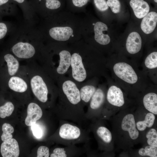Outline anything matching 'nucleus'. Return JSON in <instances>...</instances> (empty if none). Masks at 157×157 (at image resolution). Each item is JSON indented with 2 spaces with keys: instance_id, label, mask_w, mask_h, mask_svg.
I'll return each mask as SVG.
<instances>
[{
  "instance_id": "bb28decb",
  "label": "nucleus",
  "mask_w": 157,
  "mask_h": 157,
  "mask_svg": "<svg viewBox=\"0 0 157 157\" xmlns=\"http://www.w3.org/2000/svg\"><path fill=\"white\" fill-rule=\"evenodd\" d=\"M96 90L95 88L91 85H86L82 88L80 92L82 102L85 104L90 102Z\"/></svg>"
},
{
  "instance_id": "ddd939ff",
  "label": "nucleus",
  "mask_w": 157,
  "mask_h": 157,
  "mask_svg": "<svg viewBox=\"0 0 157 157\" xmlns=\"http://www.w3.org/2000/svg\"><path fill=\"white\" fill-rule=\"evenodd\" d=\"M21 8L23 14L24 22L28 25L37 26L38 16L28 0H12Z\"/></svg>"
},
{
  "instance_id": "423d86ee",
  "label": "nucleus",
  "mask_w": 157,
  "mask_h": 157,
  "mask_svg": "<svg viewBox=\"0 0 157 157\" xmlns=\"http://www.w3.org/2000/svg\"><path fill=\"white\" fill-rule=\"evenodd\" d=\"M108 106L105 107L102 112L101 119H109L124 107L125 100L124 94L121 89L115 85L110 86L106 95Z\"/></svg>"
},
{
  "instance_id": "c9c22d12",
  "label": "nucleus",
  "mask_w": 157,
  "mask_h": 157,
  "mask_svg": "<svg viewBox=\"0 0 157 157\" xmlns=\"http://www.w3.org/2000/svg\"><path fill=\"white\" fill-rule=\"evenodd\" d=\"M89 0H71V4L78 8H81L86 5Z\"/></svg>"
},
{
  "instance_id": "9d476101",
  "label": "nucleus",
  "mask_w": 157,
  "mask_h": 157,
  "mask_svg": "<svg viewBox=\"0 0 157 157\" xmlns=\"http://www.w3.org/2000/svg\"><path fill=\"white\" fill-rule=\"evenodd\" d=\"M90 143L85 144L82 147L76 145L65 146L54 148L50 157H74L81 156L90 150Z\"/></svg>"
},
{
  "instance_id": "39448f33",
  "label": "nucleus",
  "mask_w": 157,
  "mask_h": 157,
  "mask_svg": "<svg viewBox=\"0 0 157 157\" xmlns=\"http://www.w3.org/2000/svg\"><path fill=\"white\" fill-rule=\"evenodd\" d=\"M102 119L91 121L88 129L92 132L97 140L98 149L104 153L113 151L114 142L112 132L105 125Z\"/></svg>"
},
{
  "instance_id": "e433bc0d",
  "label": "nucleus",
  "mask_w": 157,
  "mask_h": 157,
  "mask_svg": "<svg viewBox=\"0 0 157 157\" xmlns=\"http://www.w3.org/2000/svg\"><path fill=\"white\" fill-rule=\"evenodd\" d=\"M154 1L156 2V3L157 2V0H154Z\"/></svg>"
},
{
  "instance_id": "20e7f679",
  "label": "nucleus",
  "mask_w": 157,
  "mask_h": 157,
  "mask_svg": "<svg viewBox=\"0 0 157 157\" xmlns=\"http://www.w3.org/2000/svg\"><path fill=\"white\" fill-rule=\"evenodd\" d=\"M28 77L31 91L37 99L43 103L48 100L49 90L41 68L35 61L27 62L23 65Z\"/></svg>"
},
{
  "instance_id": "5701e85b",
  "label": "nucleus",
  "mask_w": 157,
  "mask_h": 157,
  "mask_svg": "<svg viewBox=\"0 0 157 157\" xmlns=\"http://www.w3.org/2000/svg\"><path fill=\"white\" fill-rule=\"evenodd\" d=\"M143 103L144 109L157 115V95L155 93L151 92L146 94L143 99Z\"/></svg>"
},
{
  "instance_id": "1a4fd4ad",
  "label": "nucleus",
  "mask_w": 157,
  "mask_h": 157,
  "mask_svg": "<svg viewBox=\"0 0 157 157\" xmlns=\"http://www.w3.org/2000/svg\"><path fill=\"white\" fill-rule=\"evenodd\" d=\"M135 111L136 127L142 134L154 126L156 122V115L144 108Z\"/></svg>"
},
{
  "instance_id": "2eb2a0df",
  "label": "nucleus",
  "mask_w": 157,
  "mask_h": 157,
  "mask_svg": "<svg viewBox=\"0 0 157 157\" xmlns=\"http://www.w3.org/2000/svg\"><path fill=\"white\" fill-rule=\"evenodd\" d=\"M0 150L3 157H18L19 155L18 144L14 138L3 142L1 144Z\"/></svg>"
},
{
  "instance_id": "a211bd4d",
  "label": "nucleus",
  "mask_w": 157,
  "mask_h": 157,
  "mask_svg": "<svg viewBox=\"0 0 157 157\" xmlns=\"http://www.w3.org/2000/svg\"><path fill=\"white\" fill-rule=\"evenodd\" d=\"M142 47V39L139 34L133 32L130 33L127 38L126 49L128 52L134 54L138 52Z\"/></svg>"
},
{
  "instance_id": "c756f323",
  "label": "nucleus",
  "mask_w": 157,
  "mask_h": 157,
  "mask_svg": "<svg viewBox=\"0 0 157 157\" xmlns=\"http://www.w3.org/2000/svg\"><path fill=\"white\" fill-rule=\"evenodd\" d=\"M3 133L1 136V140L3 142L7 141L12 139V133L14 131V129L10 124L7 123L3 124L2 126Z\"/></svg>"
},
{
  "instance_id": "a878e982",
  "label": "nucleus",
  "mask_w": 157,
  "mask_h": 157,
  "mask_svg": "<svg viewBox=\"0 0 157 157\" xmlns=\"http://www.w3.org/2000/svg\"><path fill=\"white\" fill-rule=\"evenodd\" d=\"M15 26L12 22L3 20L0 18V42L9 35Z\"/></svg>"
},
{
  "instance_id": "6ab92c4d",
  "label": "nucleus",
  "mask_w": 157,
  "mask_h": 157,
  "mask_svg": "<svg viewBox=\"0 0 157 157\" xmlns=\"http://www.w3.org/2000/svg\"><path fill=\"white\" fill-rule=\"evenodd\" d=\"M107 26L104 23L98 22L95 24L94 27V39L97 42L103 45L109 43L110 41L109 36L103 33L104 31H107Z\"/></svg>"
},
{
  "instance_id": "b1692460",
  "label": "nucleus",
  "mask_w": 157,
  "mask_h": 157,
  "mask_svg": "<svg viewBox=\"0 0 157 157\" xmlns=\"http://www.w3.org/2000/svg\"><path fill=\"white\" fill-rule=\"evenodd\" d=\"M59 56V63L56 71L58 74H63L67 71L71 65V56L70 52L65 50L60 51Z\"/></svg>"
},
{
  "instance_id": "aec40b11",
  "label": "nucleus",
  "mask_w": 157,
  "mask_h": 157,
  "mask_svg": "<svg viewBox=\"0 0 157 157\" xmlns=\"http://www.w3.org/2000/svg\"><path fill=\"white\" fill-rule=\"evenodd\" d=\"M157 22V13L150 12L143 17L141 24V29L145 33L150 34L154 30Z\"/></svg>"
},
{
  "instance_id": "0eeeda50",
  "label": "nucleus",
  "mask_w": 157,
  "mask_h": 157,
  "mask_svg": "<svg viewBox=\"0 0 157 157\" xmlns=\"http://www.w3.org/2000/svg\"><path fill=\"white\" fill-rule=\"evenodd\" d=\"M105 95L100 88L96 90L90 102L88 110L85 113V117L88 120L91 121L101 119Z\"/></svg>"
},
{
  "instance_id": "cd10ccee",
  "label": "nucleus",
  "mask_w": 157,
  "mask_h": 157,
  "mask_svg": "<svg viewBox=\"0 0 157 157\" xmlns=\"http://www.w3.org/2000/svg\"><path fill=\"white\" fill-rule=\"evenodd\" d=\"M143 147L136 151L139 156L150 157H157V148L148 145H144Z\"/></svg>"
},
{
  "instance_id": "4468645a",
  "label": "nucleus",
  "mask_w": 157,
  "mask_h": 157,
  "mask_svg": "<svg viewBox=\"0 0 157 157\" xmlns=\"http://www.w3.org/2000/svg\"><path fill=\"white\" fill-rule=\"evenodd\" d=\"M71 65L73 77L76 81L81 82L86 77V73L81 56L77 53L72 54L71 58Z\"/></svg>"
},
{
  "instance_id": "c85d7f7f",
  "label": "nucleus",
  "mask_w": 157,
  "mask_h": 157,
  "mask_svg": "<svg viewBox=\"0 0 157 157\" xmlns=\"http://www.w3.org/2000/svg\"><path fill=\"white\" fill-rule=\"evenodd\" d=\"M14 107L12 102H6L3 105L0 106V117L4 118L6 117L10 116L13 112Z\"/></svg>"
},
{
  "instance_id": "412c9836",
  "label": "nucleus",
  "mask_w": 157,
  "mask_h": 157,
  "mask_svg": "<svg viewBox=\"0 0 157 157\" xmlns=\"http://www.w3.org/2000/svg\"><path fill=\"white\" fill-rule=\"evenodd\" d=\"M130 4L135 15L138 18L144 17L149 12L150 9L149 5L143 0H131Z\"/></svg>"
},
{
  "instance_id": "6e6552de",
  "label": "nucleus",
  "mask_w": 157,
  "mask_h": 157,
  "mask_svg": "<svg viewBox=\"0 0 157 157\" xmlns=\"http://www.w3.org/2000/svg\"><path fill=\"white\" fill-rule=\"evenodd\" d=\"M37 15L51 16L61 6V0H28Z\"/></svg>"
},
{
  "instance_id": "7c9ffc66",
  "label": "nucleus",
  "mask_w": 157,
  "mask_h": 157,
  "mask_svg": "<svg viewBox=\"0 0 157 157\" xmlns=\"http://www.w3.org/2000/svg\"><path fill=\"white\" fill-rule=\"evenodd\" d=\"M144 64L146 67L149 69L157 67V52H153L150 53L146 58Z\"/></svg>"
},
{
  "instance_id": "9b49d317",
  "label": "nucleus",
  "mask_w": 157,
  "mask_h": 157,
  "mask_svg": "<svg viewBox=\"0 0 157 157\" xmlns=\"http://www.w3.org/2000/svg\"><path fill=\"white\" fill-rule=\"evenodd\" d=\"M115 75L119 78L127 83L134 84L137 81V75L132 67L124 62L115 64L113 67Z\"/></svg>"
},
{
  "instance_id": "dca6fc26",
  "label": "nucleus",
  "mask_w": 157,
  "mask_h": 157,
  "mask_svg": "<svg viewBox=\"0 0 157 157\" xmlns=\"http://www.w3.org/2000/svg\"><path fill=\"white\" fill-rule=\"evenodd\" d=\"M42 110L39 106L35 103L29 104L27 108V115L25 119V124L28 126H31L42 117Z\"/></svg>"
},
{
  "instance_id": "7ed1b4c3",
  "label": "nucleus",
  "mask_w": 157,
  "mask_h": 157,
  "mask_svg": "<svg viewBox=\"0 0 157 157\" xmlns=\"http://www.w3.org/2000/svg\"><path fill=\"white\" fill-rule=\"evenodd\" d=\"M74 123L60 120V125L54 136L57 143L64 146L89 143V130Z\"/></svg>"
},
{
  "instance_id": "f3484780",
  "label": "nucleus",
  "mask_w": 157,
  "mask_h": 157,
  "mask_svg": "<svg viewBox=\"0 0 157 157\" xmlns=\"http://www.w3.org/2000/svg\"><path fill=\"white\" fill-rule=\"evenodd\" d=\"M62 90L67 98L77 103H81L80 90L74 83L70 80L66 81L63 84Z\"/></svg>"
},
{
  "instance_id": "f704fd0d",
  "label": "nucleus",
  "mask_w": 157,
  "mask_h": 157,
  "mask_svg": "<svg viewBox=\"0 0 157 157\" xmlns=\"http://www.w3.org/2000/svg\"><path fill=\"white\" fill-rule=\"evenodd\" d=\"M31 129L33 135L38 138H41L43 135V131L42 128L35 123L31 126Z\"/></svg>"
},
{
  "instance_id": "72a5a7b5",
  "label": "nucleus",
  "mask_w": 157,
  "mask_h": 157,
  "mask_svg": "<svg viewBox=\"0 0 157 157\" xmlns=\"http://www.w3.org/2000/svg\"><path fill=\"white\" fill-rule=\"evenodd\" d=\"M37 154V157H49L50 156L49 149L46 146H41L38 149Z\"/></svg>"
},
{
  "instance_id": "393cba45",
  "label": "nucleus",
  "mask_w": 157,
  "mask_h": 157,
  "mask_svg": "<svg viewBox=\"0 0 157 157\" xmlns=\"http://www.w3.org/2000/svg\"><path fill=\"white\" fill-rule=\"evenodd\" d=\"M141 142L157 148V131L154 127L149 129L143 134Z\"/></svg>"
},
{
  "instance_id": "4be33fe9",
  "label": "nucleus",
  "mask_w": 157,
  "mask_h": 157,
  "mask_svg": "<svg viewBox=\"0 0 157 157\" xmlns=\"http://www.w3.org/2000/svg\"><path fill=\"white\" fill-rule=\"evenodd\" d=\"M17 12V5L12 0H0V18L15 15Z\"/></svg>"
},
{
  "instance_id": "f8f14e48",
  "label": "nucleus",
  "mask_w": 157,
  "mask_h": 157,
  "mask_svg": "<svg viewBox=\"0 0 157 157\" xmlns=\"http://www.w3.org/2000/svg\"><path fill=\"white\" fill-rule=\"evenodd\" d=\"M2 58L6 63V81L10 77L17 73L21 66L19 60L12 53L6 49L2 54Z\"/></svg>"
},
{
  "instance_id": "2f4dec72",
  "label": "nucleus",
  "mask_w": 157,
  "mask_h": 157,
  "mask_svg": "<svg viewBox=\"0 0 157 157\" xmlns=\"http://www.w3.org/2000/svg\"><path fill=\"white\" fill-rule=\"evenodd\" d=\"M107 4L114 13H119L120 10L121 3L119 0H107Z\"/></svg>"
},
{
  "instance_id": "f03ea898",
  "label": "nucleus",
  "mask_w": 157,
  "mask_h": 157,
  "mask_svg": "<svg viewBox=\"0 0 157 157\" xmlns=\"http://www.w3.org/2000/svg\"><path fill=\"white\" fill-rule=\"evenodd\" d=\"M134 113L132 110L126 108L109 119L114 143L119 149L130 150L134 145L141 142L142 135L136 128Z\"/></svg>"
},
{
  "instance_id": "473e14b6",
  "label": "nucleus",
  "mask_w": 157,
  "mask_h": 157,
  "mask_svg": "<svg viewBox=\"0 0 157 157\" xmlns=\"http://www.w3.org/2000/svg\"><path fill=\"white\" fill-rule=\"evenodd\" d=\"M94 2L96 7L100 11H105L108 8L106 0H94Z\"/></svg>"
},
{
  "instance_id": "f257e3e1",
  "label": "nucleus",
  "mask_w": 157,
  "mask_h": 157,
  "mask_svg": "<svg viewBox=\"0 0 157 157\" xmlns=\"http://www.w3.org/2000/svg\"><path fill=\"white\" fill-rule=\"evenodd\" d=\"M9 35L6 49L19 61L37 62L43 57L44 38L37 26L23 22L16 26Z\"/></svg>"
}]
</instances>
